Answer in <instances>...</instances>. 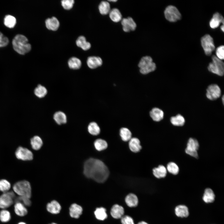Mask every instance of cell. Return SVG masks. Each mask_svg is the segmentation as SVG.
Here are the masks:
<instances>
[{
	"label": "cell",
	"instance_id": "obj_12",
	"mask_svg": "<svg viewBox=\"0 0 224 224\" xmlns=\"http://www.w3.org/2000/svg\"><path fill=\"white\" fill-rule=\"evenodd\" d=\"M123 30L126 32L135 30L137 27V25L131 17L124 18L121 20Z\"/></svg>",
	"mask_w": 224,
	"mask_h": 224
},
{
	"label": "cell",
	"instance_id": "obj_13",
	"mask_svg": "<svg viewBox=\"0 0 224 224\" xmlns=\"http://www.w3.org/2000/svg\"><path fill=\"white\" fill-rule=\"evenodd\" d=\"M149 114L152 120L155 122L161 121L163 119L164 117L163 111L157 107L153 108L149 111Z\"/></svg>",
	"mask_w": 224,
	"mask_h": 224
},
{
	"label": "cell",
	"instance_id": "obj_28",
	"mask_svg": "<svg viewBox=\"0 0 224 224\" xmlns=\"http://www.w3.org/2000/svg\"><path fill=\"white\" fill-rule=\"evenodd\" d=\"M109 15L111 20L114 22H118L122 19V14L119 10L117 8H114L111 10Z\"/></svg>",
	"mask_w": 224,
	"mask_h": 224
},
{
	"label": "cell",
	"instance_id": "obj_7",
	"mask_svg": "<svg viewBox=\"0 0 224 224\" xmlns=\"http://www.w3.org/2000/svg\"><path fill=\"white\" fill-rule=\"evenodd\" d=\"M199 147V144L197 139L191 138L188 141L185 152L187 154L197 159L198 157L197 151Z\"/></svg>",
	"mask_w": 224,
	"mask_h": 224
},
{
	"label": "cell",
	"instance_id": "obj_49",
	"mask_svg": "<svg viewBox=\"0 0 224 224\" xmlns=\"http://www.w3.org/2000/svg\"><path fill=\"white\" fill-rule=\"evenodd\" d=\"M109 2H116L117 1V0H109L108 1Z\"/></svg>",
	"mask_w": 224,
	"mask_h": 224
},
{
	"label": "cell",
	"instance_id": "obj_43",
	"mask_svg": "<svg viewBox=\"0 0 224 224\" xmlns=\"http://www.w3.org/2000/svg\"><path fill=\"white\" fill-rule=\"evenodd\" d=\"M61 3L64 9L68 10L72 7L74 1L73 0H63L61 1Z\"/></svg>",
	"mask_w": 224,
	"mask_h": 224
},
{
	"label": "cell",
	"instance_id": "obj_50",
	"mask_svg": "<svg viewBox=\"0 0 224 224\" xmlns=\"http://www.w3.org/2000/svg\"><path fill=\"white\" fill-rule=\"evenodd\" d=\"M18 224H26L25 223L23 222H21L19 223Z\"/></svg>",
	"mask_w": 224,
	"mask_h": 224
},
{
	"label": "cell",
	"instance_id": "obj_37",
	"mask_svg": "<svg viewBox=\"0 0 224 224\" xmlns=\"http://www.w3.org/2000/svg\"><path fill=\"white\" fill-rule=\"evenodd\" d=\"M4 23L6 27L10 28H13L16 25V20L14 16L7 15L4 18Z\"/></svg>",
	"mask_w": 224,
	"mask_h": 224
},
{
	"label": "cell",
	"instance_id": "obj_47",
	"mask_svg": "<svg viewBox=\"0 0 224 224\" xmlns=\"http://www.w3.org/2000/svg\"><path fill=\"white\" fill-rule=\"evenodd\" d=\"M137 224H148L146 222H145L144 221H141L139 223H138Z\"/></svg>",
	"mask_w": 224,
	"mask_h": 224
},
{
	"label": "cell",
	"instance_id": "obj_34",
	"mask_svg": "<svg viewBox=\"0 0 224 224\" xmlns=\"http://www.w3.org/2000/svg\"><path fill=\"white\" fill-rule=\"evenodd\" d=\"M98 9L100 13L102 15L108 14L111 10L109 2L106 1L101 2L99 5Z\"/></svg>",
	"mask_w": 224,
	"mask_h": 224
},
{
	"label": "cell",
	"instance_id": "obj_4",
	"mask_svg": "<svg viewBox=\"0 0 224 224\" xmlns=\"http://www.w3.org/2000/svg\"><path fill=\"white\" fill-rule=\"evenodd\" d=\"M14 191L19 196L30 198L31 195V189L30 183L26 180H21L16 182L13 187Z\"/></svg>",
	"mask_w": 224,
	"mask_h": 224
},
{
	"label": "cell",
	"instance_id": "obj_41",
	"mask_svg": "<svg viewBox=\"0 0 224 224\" xmlns=\"http://www.w3.org/2000/svg\"><path fill=\"white\" fill-rule=\"evenodd\" d=\"M10 183L6 179L0 180V191L3 193L8 191L11 188Z\"/></svg>",
	"mask_w": 224,
	"mask_h": 224
},
{
	"label": "cell",
	"instance_id": "obj_21",
	"mask_svg": "<svg viewBox=\"0 0 224 224\" xmlns=\"http://www.w3.org/2000/svg\"><path fill=\"white\" fill-rule=\"evenodd\" d=\"M47 209L49 212L54 214L59 213L61 209V206L56 201L53 200L48 203Z\"/></svg>",
	"mask_w": 224,
	"mask_h": 224
},
{
	"label": "cell",
	"instance_id": "obj_15",
	"mask_svg": "<svg viewBox=\"0 0 224 224\" xmlns=\"http://www.w3.org/2000/svg\"><path fill=\"white\" fill-rule=\"evenodd\" d=\"M124 209L121 206L118 204H115L112 207L110 210V214L114 218H121L124 214Z\"/></svg>",
	"mask_w": 224,
	"mask_h": 224
},
{
	"label": "cell",
	"instance_id": "obj_24",
	"mask_svg": "<svg viewBox=\"0 0 224 224\" xmlns=\"http://www.w3.org/2000/svg\"><path fill=\"white\" fill-rule=\"evenodd\" d=\"M53 119L58 125L65 124L67 122V118L66 114L61 111L56 112L54 114Z\"/></svg>",
	"mask_w": 224,
	"mask_h": 224
},
{
	"label": "cell",
	"instance_id": "obj_14",
	"mask_svg": "<svg viewBox=\"0 0 224 224\" xmlns=\"http://www.w3.org/2000/svg\"><path fill=\"white\" fill-rule=\"evenodd\" d=\"M87 64L88 66L90 68L95 69L102 65L103 61L100 57L91 56L87 58Z\"/></svg>",
	"mask_w": 224,
	"mask_h": 224
},
{
	"label": "cell",
	"instance_id": "obj_18",
	"mask_svg": "<svg viewBox=\"0 0 224 224\" xmlns=\"http://www.w3.org/2000/svg\"><path fill=\"white\" fill-rule=\"evenodd\" d=\"M82 208L80 205L76 204H72L69 208V213L72 217L78 218L82 214Z\"/></svg>",
	"mask_w": 224,
	"mask_h": 224
},
{
	"label": "cell",
	"instance_id": "obj_45",
	"mask_svg": "<svg viewBox=\"0 0 224 224\" xmlns=\"http://www.w3.org/2000/svg\"><path fill=\"white\" fill-rule=\"evenodd\" d=\"M121 219L122 224H134L133 218L129 216L124 215Z\"/></svg>",
	"mask_w": 224,
	"mask_h": 224
},
{
	"label": "cell",
	"instance_id": "obj_44",
	"mask_svg": "<svg viewBox=\"0 0 224 224\" xmlns=\"http://www.w3.org/2000/svg\"><path fill=\"white\" fill-rule=\"evenodd\" d=\"M224 46L221 45L218 47L216 51L217 57L221 60H223L224 58Z\"/></svg>",
	"mask_w": 224,
	"mask_h": 224
},
{
	"label": "cell",
	"instance_id": "obj_9",
	"mask_svg": "<svg viewBox=\"0 0 224 224\" xmlns=\"http://www.w3.org/2000/svg\"><path fill=\"white\" fill-rule=\"evenodd\" d=\"M164 14L166 19L170 22L176 21L181 18V15L178 9L172 5L166 7Z\"/></svg>",
	"mask_w": 224,
	"mask_h": 224
},
{
	"label": "cell",
	"instance_id": "obj_29",
	"mask_svg": "<svg viewBox=\"0 0 224 224\" xmlns=\"http://www.w3.org/2000/svg\"><path fill=\"white\" fill-rule=\"evenodd\" d=\"M68 65L70 68L73 70H77L81 68L82 62L80 60L77 58L72 57L69 59Z\"/></svg>",
	"mask_w": 224,
	"mask_h": 224
},
{
	"label": "cell",
	"instance_id": "obj_33",
	"mask_svg": "<svg viewBox=\"0 0 224 224\" xmlns=\"http://www.w3.org/2000/svg\"><path fill=\"white\" fill-rule=\"evenodd\" d=\"M119 134L122 139L124 141L129 140L132 137V133L127 128L121 127L119 129Z\"/></svg>",
	"mask_w": 224,
	"mask_h": 224
},
{
	"label": "cell",
	"instance_id": "obj_11",
	"mask_svg": "<svg viewBox=\"0 0 224 224\" xmlns=\"http://www.w3.org/2000/svg\"><path fill=\"white\" fill-rule=\"evenodd\" d=\"M221 90L219 86L216 84L210 85L207 89L206 96L208 99L214 100L219 98L221 95Z\"/></svg>",
	"mask_w": 224,
	"mask_h": 224
},
{
	"label": "cell",
	"instance_id": "obj_48",
	"mask_svg": "<svg viewBox=\"0 0 224 224\" xmlns=\"http://www.w3.org/2000/svg\"><path fill=\"white\" fill-rule=\"evenodd\" d=\"M224 24H222V25L221 27V30L223 32H224Z\"/></svg>",
	"mask_w": 224,
	"mask_h": 224
},
{
	"label": "cell",
	"instance_id": "obj_31",
	"mask_svg": "<svg viewBox=\"0 0 224 224\" xmlns=\"http://www.w3.org/2000/svg\"><path fill=\"white\" fill-rule=\"evenodd\" d=\"M32 148L35 150L40 149L43 145V141L41 138L38 136L33 137L30 140Z\"/></svg>",
	"mask_w": 224,
	"mask_h": 224
},
{
	"label": "cell",
	"instance_id": "obj_3",
	"mask_svg": "<svg viewBox=\"0 0 224 224\" xmlns=\"http://www.w3.org/2000/svg\"><path fill=\"white\" fill-rule=\"evenodd\" d=\"M140 73L146 75L154 72L156 69V63L149 56H145L141 58L138 64Z\"/></svg>",
	"mask_w": 224,
	"mask_h": 224
},
{
	"label": "cell",
	"instance_id": "obj_46",
	"mask_svg": "<svg viewBox=\"0 0 224 224\" xmlns=\"http://www.w3.org/2000/svg\"><path fill=\"white\" fill-rule=\"evenodd\" d=\"M9 43V40L7 37L4 36L0 32V47H4L6 46Z\"/></svg>",
	"mask_w": 224,
	"mask_h": 224
},
{
	"label": "cell",
	"instance_id": "obj_52",
	"mask_svg": "<svg viewBox=\"0 0 224 224\" xmlns=\"http://www.w3.org/2000/svg\"><path fill=\"white\" fill-rule=\"evenodd\" d=\"M50 224H57L54 223H52Z\"/></svg>",
	"mask_w": 224,
	"mask_h": 224
},
{
	"label": "cell",
	"instance_id": "obj_35",
	"mask_svg": "<svg viewBox=\"0 0 224 224\" xmlns=\"http://www.w3.org/2000/svg\"><path fill=\"white\" fill-rule=\"evenodd\" d=\"M96 218L100 220H104L107 217L106 209L103 207L97 208L94 212Z\"/></svg>",
	"mask_w": 224,
	"mask_h": 224
},
{
	"label": "cell",
	"instance_id": "obj_38",
	"mask_svg": "<svg viewBox=\"0 0 224 224\" xmlns=\"http://www.w3.org/2000/svg\"><path fill=\"white\" fill-rule=\"evenodd\" d=\"M167 170L173 175H176L179 172V168L177 165L174 162H169L166 166Z\"/></svg>",
	"mask_w": 224,
	"mask_h": 224
},
{
	"label": "cell",
	"instance_id": "obj_51",
	"mask_svg": "<svg viewBox=\"0 0 224 224\" xmlns=\"http://www.w3.org/2000/svg\"><path fill=\"white\" fill-rule=\"evenodd\" d=\"M222 103L223 104L224 103V96H222Z\"/></svg>",
	"mask_w": 224,
	"mask_h": 224
},
{
	"label": "cell",
	"instance_id": "obj_40",
	"mask_svg": "<svg viewBox=\"0 0 224 224\" xmlns=\"http://www.w3.org/2000/svg\"><path fill=\"white\" fill-rule=\"evenodd\" d=\"M14 202L15 203L19 202L23 204L25 206H30L31 204V201L29 198L27 197L22 196H18L17 197H15L14 200Z\"/></svg>",
	"mask_w": 224,
	"mask_h": 224
},
{
	"label": "cell",
	"instance_id": "obj_19",
	"mask_svg": "<svg viewBox=\"0 0 224 224\" xmlns=\"http://www.w3.org/2000/svg\"><path fill=\"white\" fill-rule=\"evenodd\" d=\"M175 215L178 217H186L189 214V209L188 207L183 205H179L176 207L175 209Z\"/></svg>",
	"mask_w": 224,
	"mask_h": 224
},
{
	"label": "cell",
	"instance_id": "obj_27",
	"mask_svg": "<svg viewBox=\"0 0 224 224\" xmlns=\"http://www.w3.org/2000/svg\"><path fill=\"white\" fill-rule=\"evenodd\" d=\"M15 213L18 216L23 217L26 215L28 212L25 206L19 202L16 203L14 206Z\"/></svg>",
	"mask_w": 224,
	"mask_h": 224
},
{
	"label": "cell",
	"instance_id": "obj_16",
	"mask_svg": "<svg viewBox=\"0 0 224 224\" xmlns=\"http://www.w3.org/2000/svg\"><path fill=\"white\" fill-rule=\"evenodd\" d=\"M224 24V18L218 12H216L210 21V26L212 29L217 28L221 23Z\"/></svg>",
	"mask_w": 224,
	"mask_h": 224
},
{
	"label": "cell",
	"instance_id": "obj_8",
	"mask_svg": "<svg viewBox=\"0 0 224 224\" xmlns=\"http://www.w3.org/2000/svg\"><path fill=\"white\" fill-rule=\"evenodd\" d=\"M201 43L206 55H210L215 49L212 37L209 35H206L202 38Z\"/></svg>",
	"mask_w": 224,
	"mask_h": 224
},
{
	"label": "cell",
	"instance_id": "obj_10",
	"mask_svg": "<svg viewBox=\"0 0 224 224\" xmlns=\"http://www.w3.org/2000/svg\"><path fill=\"white\" fill-rule=\"evenodd\" d=\"M15 154L17 159L24 161L31 160L33 157V154L30 150L21 146L17 148Z\"/></svg>",
	"mask_w": 224,
	"mask_h": 224
},
{
	"label": "cell",
	"instance_id": "obj_42",
	"mask_svg": "<svg viewBox=\"0 0 224 224\" xmlns=\"http://www.w3.org/2000/svg\"><path fill=\"white\" fill-rule=\"evenodd\" d=\"M11 214L9 212L6 210H2L0 212V220L3 222H7L11 219Z\"/></svg>",
	"mask_w": 224,
	"mask_h": 224
},
{
	"label": "cell",
	"instance_id": "obj_22",
	"mask_svg": "<svg viewBox=\"0 0 224 224\" xmlns=\"http://www.w3.org/2000/svg\"><path fill=\"white\" fill-rule=\"evenodd\" d=\"M215 197L213 191L211 189L208 188L204 191L203 199L206 203H212L214 201Z\"/></svg>",
	"mask_w": 224,
	"mask_h": 224
},
{
	"label": "cell",
	"instance_id": "obj_1",
	"mask_svg": "<svg viewBox=\"0 0 224 224\" xmlns=\"http://www.w3.org/2000/svg\"><path fill=\"white\" fill-rule=\"evenodd\" d=\"M83 173L88 178L96 181L102 183L105 182L109 175V171L107 166L101 160L90 158L85 162Z\"/></svg>",
	"mask_w": 224,
	"mask_h": 224
},
{
	"label": "cell",
	"instance_id": "obj_36",
	"mask_svg": "<svg viewBox=\"0 0 224 224\" xmlns=\"http://www.w3.org/2000/svg\"><path fill=\"white\" fill-rule=\"evenodd\" d=\"M34 93L35 95L39 98H42L45 97L47 93L46 88L40 84L38 85L35 88Z\"/></svg>",
	"mask_w": 224,
	"mask_h": 224
},
{
	"label": "cell",
	"instance_id": "obj_23",
	"mask_svg": "<svg viewBox=\"0 0 224 224\" xmlns=\"http://www.w3.org/2000/svg\"><path fill=\"white\" fill-rule=\"evenodd\" d=\"M129 146L130 150L134 152H139L142 148L139 140L136 138H131L129 140Z\"/></svg>",
	"mask_w": 224,
	"mask_h": 224
},
{
	"label": "cell",
	"instance_id": "obj_17",
	"mask_svg": "<svg viewBox=\"0 0 224 224\" xmlns=\"http://www.w3.org/2000/svg\"><path fill=\"white\" fill-rule=\"evenodd\" d=\"M45 24L48 29L53 31L57 30L60 25L58 20L55 17L47 19L45 21Z\"/></svg>",
	"mask_w": 224,
	"mask_h": 224
},
{
	"label": "cell",
	"instance_id": "obj_30",
	"mask_svg": "<svg viewBox=\"0 0 224 224\" xmlns=\"http://www.w3.org/2000/svg\"><path fill=\"white\" fill-rule=\"evenodd\" d=\"M171 124L175 126H181L185 122V120L183 116L180 114H178L175 116L172 117L170 119Z\"/></svg>",
	"mask_w": 224,
	"mask_h": 224
},
{
	"label": "cell",
	"instance_id": "obj_5",
	"mask_svg": "<svg viewBox=\"0 0 224 224\" xmlns=\"http://www.w3.org/2000/svg\"><path fill=\"white\" fill-rule=\"evenodd\" d=\"M212 61L208 67L209 71L218 76H223L224 72V64L222 60L215 55L212 57Z\"/></svg>",
	"mask_w": 224,
	"mask_h": 224
},
{
	"label": "cell",
	"instance_id": "obj_32",
	"mask_svg": "<svg viewBox=\"0 0 224 224\" xmlns=\"http://www.w3.org/2000/svg\"><path fill=\"white\" fill-rule=\"evenodd\" d=\"M89 133L93 135H97L100 134V129L97 123L95 122H90L88 126Z\"/></svg>",
	"mask_w": 224,
	"mask_h": 224
},
{
	"label": "cell",
	"instance_id": "obj_20",
	"mask_svg": "<svg viewBox=\"0 0 224 224\" xmlns=\"http://www.w3.org/2000/svg\"><path fill=\"white\" fill-rule=\"evenodd\" d=\"M153 174L156 178L160 179L165 177L167 174L166 168L162 165H160L152 170Z\"/></svg>",
	"mask_w": 224,
	"mask_h": 224
},
{
	"label": "cell",
	"instance_id": "obj_6",
	"mask_svg": "<svg viewBox=\"0 0 224 224\" xmlns=\"http://www.w3.org/2000/svg\"><path fill=\"white\" fill-rule=\"evenodd\" d=\"M15 197V194L12 191L3 193L0 196V208L5 209L11 206Z\"/></svg>",
	"mask_w": 224,
	"mask_h": 224
},
{
	"label": "cell",
	"instance_id": "obj_25",
	"mask_svg": "<svg viewBox=\"0 0 224 224\" xmlns=\"http://www.w3.org/2000/svg\"><path fill=\"white\" fill-rule=\"evenodd\" d=\"M77 45L84 50H87L89 49L91 47L90 43L86 41L85 37L81 36L78 37L76 41Z\"/></svg>",
	"mask_w": 224,
	"mask_h": 224
},
{
	"label": "cell",
	"instance_id": "obj_2",
	"mask_svg": "<svg viewBox=\"0 0 224 224\" xmlns=\"http://www.w3.org/2000/svg\"><path fill=\"white\" fill-rule=\"evenodd\" d=\"M12 44L14 50L20 54L24 55L31 49V45L28 43L27 38L22 35H16L12 40Z\"/></svg>",
	"mask_w": 224,
	"mask_h": 224
},
{
	"label": "cell",
	"instance_id": "obj_26",
	"mask_svg": "<svg viewBox=\"0 0 224 224\" xmlns=\"http://www.w3.org/2000/svg\"><path fill=\"white\" fill-rule=\"evenodd\" d=\"M125 201L128 207H134L137 206L138 204V199L136 195L131 193L129 194L126 196Z\"/></svg>",
	"mask_w": 224,
	"mask_h": 224
},
{
	"label": "cell",
	"instance_id": "obj_39",
	"mask_svg": "<svg viewBox=\"0 0 224 224\" xmlns=\"http://www.w3.org/2000/svg\"><path fill=\"white\" fill-rule=\"evenodd\" d=\"M95 148L98 151H101L106 149L108 146L106 142L101 139L96 140L94 142Z\"/></svg>",
	"mask_w": 224,
	"mask_h": 224
}]
</instances>
